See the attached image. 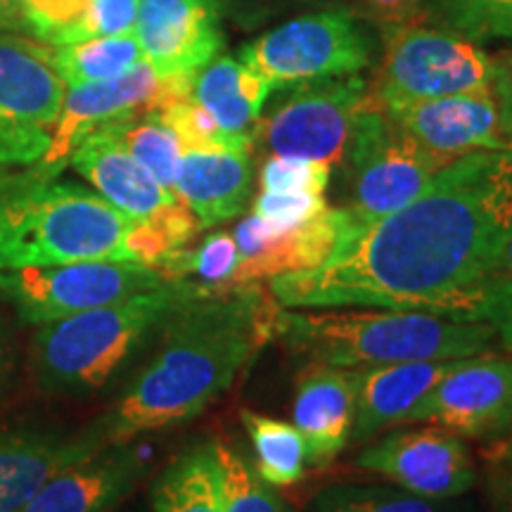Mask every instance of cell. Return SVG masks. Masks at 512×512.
<instances>
[{
  "mask_svg": "<svg viewBox=\"0 0 512 512\" xmlns=\"http://www.w3.org/2000/svg\"><path fill=\"white\" fill-rule=\"evenodd\" d=\"M510 226L512 155L472 152L325 264L273 278L271 294L285 309L370 306L465 320L479 275Z\"/></svg>",
  "mask_w": 512,
  "mask_h": 512,
  "instance_id": "6da1fadb",
  "label": "cell"
},
{
  "mask_svg": "<svg viewBox=\"0 0 512 512\" xmlns=\"http://www.w3.org/2000/svg\"><path fill=\"white\" fill-rule=\"evenodd\" d=\"M278 311L259 283L192 299L166 320L157 356L88 432L100 446L128 444L200 415L275 337Z\"/></svg>",
  "mask_w": 512,
  "mask_h": 512,
  "instance_id": "7a4b0ae2",
  "label": "cell"
},
{
  "mask_svg": "<svg viewBox=\"0 0 512 512\" xmlns=\"http://www.w3.org/2000/svg\"><path fill=\"white\" fill-rule=\"evenodd\" d=\"M181 252L164 230L105 197L29 166L0 176V271L79 261H138L162 268Z\"/></svg>",
  "mask_w": 512,
  "mask_h": 512,
  "instance_id": "3957f363",
  "label": "cell"
},
{
  "mask_svg": "<svg viewBox=\"0 0 512 512\" xmlns=\"http://www.w3.org/2000/svg\"><path fill=\"white\" fill-rule=\"evenodd\" d=\"M275 337L311 363L337 368H375L411 361H451L486 354L498 342L486 323L425 311L285 309L275 318Z\"/></svg>",
  "mask_w": 512,
  "mask_h": 512,
  "instance_id": "277c9868",
  "label": "cell"
},
{
  "mask_svg": "<svg viewBox=\"0 0 512 512\" xmlns=\"http://www.w3.org/2000/svg\"><path fill=\"white\" fill-rule=\"evenodd\" d=\"M214 294L192 280H169L124 302L38 325L31 370L53 394L95 392L143 339L192 299Z\"/></svg>",
  "mask_w": 512,
  "mask_h": 512,
  "instance_id": "5b68a950",
  "label": "cell"
},
{
  "mask_svg": "<svg viewBox=\"0 0 512 512\" xmlns=\"http://www.w3.org/2000/svg\"><path fill=\"white\" fill-rule=\"evenodd\" d=\"M375 38L349 8H325L292 17L240 50L273 91L318 79L351 76L373 62Z\"/></svg>",
  "mask_w": 512,
  "mask_h": 512,
  "instance_id": "8992f818",
  "label": "cell"
},
{
  "mask_svg": "<svg viewBox=\"0 0 512 512\" xmlns=\"http://www.w3.org/2000/svg\"><path fill=\"white\" fill-rule=\"evenodd\" d=\"M344 159L349 164V202L344 209L358 233L413 202L446 166L403 133L370 95L358 112Z\"/></svg>",
  "mask_w": 512,
  "mask_h": 512,
  "instance_id": "52a82bcc",
  "label": "cell"
},
{
  "mask_svg": "<svg viewBox=\"0 0 512 512\" xmlns=\"http://www.w3.org/2000/svg\"><path fill=\"white\" fill-rule=\"evenodd\" d=\"M64 93L50 46L0 31V176L46 157Z\"/></svg>",
  "mask_w": 512,
  "mask_h": 512,
  "instance_id": "ba28073f",
  "label": "cell"
},
{
  "mask_svg": "<svg viewBox=\"0 0 512 512\" xmlns=\"http://www.w3.org/2000/svg\"><path fill=\"white\" fill-rule=\"evenodd\" d=\"M494 81V57L475 41L451 31L408 27L387 43V55L375 91L377 105H401L446 98V95L486 93Z\"/></svg>",
  "mask_w": 512,
  "mask_h": 512,
  "instance_id": "9c48e42d",
  "label": "cell"
},
{
  "mask_svg": "<svg viewBox=\"0 0 512 512\" xmlns=\"http://www.w3.org/2000/svg\"><path fill=\"white\" fill-rule=\"evenodd\" d=\"M290 88L292 93L280 100L273 112L256 121L254 138H259L273 157L342 164L358 112L370 95L366 79L351 74Z\"/></svg>",
  "mask_w": 512,
  "mask_h": 512,
  "instance_id": "30bf717a",
  "label": "cell"
},
{
  "mask_svg": "<svg viewBox=\"0 0 512 512\" xmlns=\"http://www.w3.org/2000/svg\"><path fill=\"white\" fill-rule=\"evenodd\" d=\"M169 275L138 261H79V264L0 271V294L27 323L46 325L76 313L102 309L133 294L169 283Z\"/></svg>",
  "mask_w": 512,
  "mask_h": 512,
  "instance_id": "8fae6325",
  "label": "cell"
},
{
  "mask_svg": "<svg viewBox=\"0 0 512 512\" xmlns=\"http://www.w3.org/2000/svg\"><path fill=\"white\" fill-rule=\"evenodd\" d=\"M190 86L192 79H159L155 69L145 60L117 79L69 86L46 157L34 164V169L48 176H60L64 166L69 164L72 152L93 131L112 124V121L162 105V102L190 95Z\"/></svg>",
  "mask_w": 512,
  "mask_h": 512,
  "instance_id": "7c38bea8",
  "label": "cell"
},
{
  "mask_svg": "<svg viewBox=\"0 0 512 512\" xmlns=\"http://www.w3.org/2000/svg\"><path fill=\"white\" fill-rule=\"evenodd\" d=\"M69 164L112 207L124 211L131 219L164 230L181 249L200 230V223L181 202V197L157 183L128 155L126 147L102 128L81 140L69 157Z\"/></svg>",
  "mask_w": 512,
  "mask_h": 512,
  "instance_id": "4fadbf2b",
  "label": "cell"
},
{
  "mask_svg": "<svg viewBox=\"0 0 512 512\" xmlns=\"http://www.w3.org/2000/svg\"><path fill=\"white\" fill-rule=\"evenodd\" d=\"M403 422H434L456 437H494L512 427V354L458 358Z\"/></svg>",
  "mask_w": 512,
  "mask_h": 512,
  "instance_id": "5bb4252c",
  "label": "cell"
},
{
  "mask_svg": "<svg viewBox=\"0 0 512 512\" xmlns=\"http://www.w3.org/2000/svg\"><path fill=\"white\" fill-rule=\"evenodd\" d=\"M356 233L358 228L349 211L330 204L318 216L294 228H275L259 216H247L233 233L240 249V261L230 278V287L261 283L287 273L313 271Z\"/></svg>",
  "mask_w": 512,
  "mask_h": 512,
  "instance_id": "9a60e30c",
  "label": "cell"
},
{
  "mask_svg": "<svg viewBox=\"0 0 512 512\" xmlns=\"http://www.w3.org/2000/svg\"><path fill=\"white\" fill-rule=\"evenodd\" d=\"M356 465L432 501L463 496L477 482L467 446L441 427L387 434L361 451Z\"/></svg>",
  "mask_w": 512,
  "mask_h": 512,
  "instance_id": "2e32d148",
  "label": "cell"
},
{
  "mask_svg": "<svg viewBox=\"0 0 512 512\" xmlns=\"http://www.w3.org/2000/svg\"><path fill=\"white\" fill-rule=\"evenodd\" d=\"M136 38L159 79H195L223 48L221 12L214 0H140Z\"/></svg>",
  "mask_w": 512,
  "mask_h": 512,
  "instance_id": "e0dca14e",
  "label": "cell"
},
{
  "mask_svg": "<svg viewBox=\"0 0 512 512\" xmlns=\"http://www.w3.org/2000/svg\"><path fill=\"white\" fill-rule=\"evenodd\" d=\"M382 107V105H380ZM394 124L444 164L482 150H508L494 93H465L446 98L384 105Z\"/></svg>",
  "mask_w": 512,
  "mask_h": 512,
  "instance_id": "ac0fdd59",
  "label": "cell"
},
{
  "mask_svg": "<svg viewBox=\"0 0 512 512\" xmlns=\"http://www.w3.org/2000/svg\"><path fill=\"white\" fill-rule=\"evenodd\" d=\"M147 470L138 448L114 444L64 467L22 512H112Z\"/></svg>",
  "mask_w": 512,
  "mask_h": 512,
  "instance_id": "d6986e66",
  "label": "cell"
},
{
  "mask_svg": "<svg viewBox=\"0 0 512 512\" xmlns=\"http://www.w3.org/2000/svg\"><path fill=\"white\" fill-rule=\"evenodd\" d=\"M292 420L306 441L309 465H330L347 448L354 432V370L325 363L304 368L294 387Z\"/></svg>",
  "mask_w": 512,
  "mask_h": 512,
  "instance_id": "ffe728a7",
  "label": "cell"
},
{
  "mask_svg": "<svg viewBox=\"0 0 512 512\" xmlns=\"http://www.w3.org/2000/svg\"><path fill=\"white\" fill-rule=\"evenodd\" d=\"M451 361H411L354 370L356 420L351 441H368L384 427L406 420L418 403L444 380Z\"/></svg>",
  "mask_w": 512,
  "mask_h": 512,
  "instance_id": "44dd1931",
  "label": "cell"
},
{
  "mask_svg": "<svg viewBox=\"0 0 512 512\" xmlns=\"http://www.w3.org/2000/svg\"><path fill=\"white\" fill-rule=\"evenodd\" d=\"M252 190V150H185L176 195L200 228H214L242 214Z\"/></svg>",
  "mask_w": 512,
  "mask_h": 512,
  "instance_id": "7402d4cb",
  "label": "cell"
},
{
  "mask_svg": "<svg viewBox=\"0 0 512 512\" xmlns=\"http://www.w3.org/2000/svg\"><path fill=\"white\" fill-rule=\"evenodd\" d=\"M100 448L88 430L0 437V512H22L50 477Z\"/></svg>",
  "mask_w": 512,
  "mask_h": 512,
  "instance_id": "603a6c76",
  "label": "cell"
},
{
  "mask_svg": "<svg viewBox=\"0 0 512 512\" xmlns=\"http://www.w3.org/2000/svg\"><path fill=\"white\" fill-rule=\"evenodd\" d=\"M273 88L240 57L216 55L195 74L190 98L228 136L254 143V128Z\"/></svg>",
  "mask_w": 512,
  "mask_h": 512,
  "instance_id": "cb8c5ba5",
  "label": "cell"
},
{
  "mask_svg": "<svg viewBox=\"0 0 512 512\" xmlns=\"http://www.w3.org/2000/svg\"><path fill=\"white\" fill-rule=\"evenodd\" d=\"M155 512H223L221 467L214 441L178 456L152 486Z\"/></svg>",
  "mask_w": 512,
  "mask_h": 512,
  "instance_id": "d4e9b609",
  "label": "cell"
},
{
  "mask_svg": "<svg viewBox=\"0 0 512 512\" xmlns=\"http://www.w3.org/2000/svg\"><path fill=\"white\" fill-rule=\"evenodd\" d=\"M102 131L119 140L126 147L128 155L136 159L157 183H162L166 190L176 192L183 145L174 128L166 124L155 107L133 114V117L112 121V124L102 126Z\"/></svg>",
  "mask_w": 512,
  "mask_h": 512,
  "instance_id": "484cf974",
  "label": "cell"
},
{
  "mask_svg": "<svg viewBox=\"0 0 512 512\" xmlns=\"http://www.w3.org/2000/svg\"><path fill=\"white\" fill-rule=\"evenodd\" d=\"M242 425L254 446V467L259 477L271 486H292L302 482L309 453L306 441L294 422L254 411L240 413Z\"/></svg>",
  "mask_w": 512,
  "mask_h": 512,
  "instance_id": "4316f807",
  "label": "cell"
},
{
  "mask_svg": "<svg viewBox=\"0 0 512 512\" xmlns=\"http://www.w3.org/2000/svg\"><path fill=\"white\" fill-rule=\"evenodd\" d=\"M50 62L64 86L69 88L117 79L143 62V53H140L136 34H124L88 38V41L57 48L50 46Z\"/></svg>",
  "mask_w": 512,
  "mask_h": 512,
  "instance_id": "83f0119b",
  "label": "cell"
},
{
  "mask_svg": "<svg viewBox=\"0 0 512 512\" xmlns=\"http://www.w3.org/2000/svg\"><path fill=\"white\" fill-rule=\"evenodd\" d=\"M465 320L491 325L498 344L512 354V226L505 230L484 273L479 275Z\"/></svg>",
  "mask_w": 512,
  "mask_h": 512,
  "instance_id": "f1b7e54d",
  "label": "cell"
},
{
  "mask_svg": "<svg viewBox=\"0 0 512 512\" xmlns=\"http://www.w3.org/2000/svg\"><path fill=\"white\" fill-rule=\"evenodd\" d=\"M309 512H451L441 501L422 498L399 486L332 484L313 496Z\"/></svg>",
  "mask_w": 512,
  "mask_h": 512,
  "instance_id": "f546056e",
  "label": "cell"
},
{
  "mask_svg": "<svg viewBox=\"0 0 512 512\" xmlns=\"http://www.w3.org/2000/svg\"><path fill=\"white\" fill-rule=\"evenodd\" d=\"M214 451L221 467L223 512H285L287 505L240 448L214 441Z\"/></svg>",
  "mask_w": 512,
  "mask_h": 512,
  "instance_id": "4dcf8cb0",
  "label": "cell"
},
{
  "mask_svg": "<svg viewBox=\"0 0 512 512\" xmlns=\"http://www.w3.org/2000/svg\"><path fill=\"white\" fill-rule=\"evenodd\" d=\"M238 261L240 249L233 233H211L192 252L181 249L162 271L171 280H192V283L202 285L204 290L219 294L233 290L230 287V278H233Z\"/></svg>",
  "mask_w": 512,
  "mask_h": 512,
  "instance_id": "1f68e13d",
  "label": "cell"
},
{
  "mask_svg": "<svg viewBox=\"0 0 512 512\" xmlns=\"http://www.w3.org/2000/svg\"><path fill=\"white\" fill-rule=\"evenodd\" d=\"M427 5L470 41L512 46V0H427Z\"/></svg>",
  "mask_w": 512,
  "mask_h": 512,
  "instance_id": "d6a6232c",
  "label": "cell"
},
{
  "mask_svg": "<svg viewBox=\"0 0 512 512\" xmlns=\"http://www.w3.org/2000/svg\"><path fill=\"white\" fill-rule=\"evenodd\" d=\"M155 110L162 114V119L176 131L181 138L183 152L185 150H219V147H228V150H252L254 143L247 140H238L221 131V126L209 117L207 112L197 105L190 95L183 98L162 102Z\"/></svg>",
  "mask_w": 512,
  "mask_h": 512,
  "instance_id": "836d02e7",
  "label": "cell"
},
{
  "mask_svg": "<svg viewBox=\"0 0 512 512\" xmlns=\"http://www.w3.org/2000/svg\"><path fill=\"white\" fill-rule=\"evenodd\" d=\"M140 0H91L86 15L72 27L57 31L46 46H69V43L88 41V38L136 34Z\"/></svg>",
  "mask_w": 512,
  "mask_h": 512,
  "instance_id": "e575fe53",
  "label": "cell"
},
{
  "mask_svg": "<svg viewBox=\"0 0 512 512\" xmlns=\"http://www.w3.org/2000/svg\"><path fill=\"white\" fill-rule=\"evenodd\" d=\"M332 166L311 159L271 157L261 169V190L266 192H318L325 195Z\"/></svg>",
  "mask_w": 512,
  "mask_h": 512,
  "instance_id": "d590c367",
  "label": "cell"
},
{
  "mask_svg": "<svg viewBox=\"0 0 512 512\" xmlns=\"http://www.w3.org/2000/svg\"><path fill=\"white\" fill-rule=\"evenodd\" d=\"M328 207L325 195L318 192H266L254 200V216L275 228H294L306 223Z\"/></svg>",
  "mask_w": 512,
  "mask_h": 512,
  "instance_id": "8d00e7d4",
  "label": "cell"
},
{
  "mask_svg": "<svg viewBox=\"0 0 512 512\" xmlns=\"http://www.w3.org/2000/svg\"><path fill=\"white\" fill-rule=\"evenodd\" d=\"M91 0H24L22 27L36 41L46 43L57 31L72 27L86 15Z\"/></svg>",
  "mask_w": 512,
  "mask_h": 512,
  "instance_id": "74e56055",
  "label": "cell"
},
{
  "mask_svg": "<svg viewBox=\"0 0 512 512\" xmlns=\"http://www.w3.org/2000/svg\"><path fill=\"white\" fill-rule=\"evenodd\" d=\"M214 3L221 17L228 15L240 27L252 29L268 22V19L283 15V12L311 3V0H214Z\"/></svg>",
  "mask_w": 512,
  "mask_h": 512,
  "instance_id": "f35d334b",
  "label": "cell"
},
{
  "mask_svg": "<svg viewBox=\"0 0 512 512\" xmlns=\"http://www.w3.org/2000/svg\"><path fill=\"white\" fill-rule=\"evenodd\" d=\"M491 93L501 114V126L505 138L512 147V50L494 57V81H491Z\"/></svg>",
  "mask_w": 512,
  "mask_h": 512,
  "instance_id": "ab89813d",
  "label": "cell"
},
{
  "mask_svg": "<svg viewBox=\"0 0 512 512\" xmlns=\"http://www.w3.org/2000/svg\"><path fill=\"white\" fill-rule=\"evenodd\" d=\"M373 8L380 12L384 17H394V19H401L406 17L408 12L413 10L415 0H368Z\"/></svg>",
  "mask_w": 512,
  "mask_h": 512,
  "instance_id": "60d3db41",
  "label": "cell"
},
{
  "mask_svg": "<svg viewBox=\"0 0 512 512\" xmlns=\"http://www.w3.org/2000/svg\"><path fill=\"white\" fill-rule=\"evenodd\" d=\"M22 3L24 0H0V10L10 19L12 27H22Z\"/></svg>",
  "mask_w": 512,
  "mask_h": 512,
  "instance_id": "b9f144b4",
  "label": "cell"
},
{
  "mask_svg": "<svg viewBox=\"0 0 512 512\" xmlns=\"http://www.w3.org/2000/svg\"><path fill=\"white\" fill-rule=\"evenodd\" d=\"M8 27H12V24H10V19L5 17V12H3V10H0V31H3V29H8Z\"/></svg>",
  "mask_w": 512,
  "mask_h": 512,
  "instance_id": "7bdbcfd3",
  "label": "cell"
},
{
  "mask_svg": "<svg viewBox=\"0 0 512 512\" xmlns=\"http://www.w3.org/2000/svg\"><path fill=\"white\" fill-rule=\"evenodd\" d=\"M285 512H297L294 508H285Z\"/></svg>",
  "mask_w": 512,
  "mask_h": 512,
  "instance_id": "ee69618b",
  "label": "cell"
},
{
  "mask_svg": "<svg viewBox=\"0 0 512 512\" xmlns=\"http://www.w3.org/2000/svg\"><path fill=\"white\" fill-rule=\"evenodd\" d=\"M508 152H510V155H512V147H508Z\"/></svg>",
  "mask_w": 512,
  "mask_h": 512,
  "instance_id": "f6af8a7d",
  "label": "cell"
}]
</instances>
